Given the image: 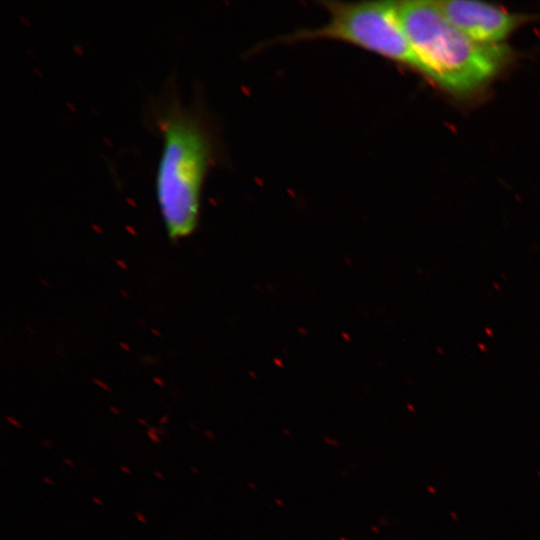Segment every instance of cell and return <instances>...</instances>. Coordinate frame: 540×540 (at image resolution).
Returning <instances> with one entry per match:
<instances>
[{"instance_id":"6da1fadb","label":"cell","mask_w":540,"mask_h":540,"mask_svg":"<svg viewBox=\"0 0 540 540\" xmlns=\"http://www.w3.org/2000/svg\"><path fill=\"white\" fill-rule=\"evenodd\" d=\"M398 13L422 74L451 93L480 88L507 59L506 47L472 40L446 19L436 1H401Z\"/></svg>"},{"instance_id":"7a4b0ae2","label":"cell","mask_w":540,"mask_h":540,"mask_svg":"<svg viewBox=\"0 0 540 540\" xmlns=\"http://www.w3.org/2000/svg\"><path fill=\"white\" fill-rule=\"evenodd\" d=\"M163 130L157 198L170 239L179 240L190 235L197 225L200 188L211 143L200 122L184 111H172Z\"/></svg>"},{"instance_id":"3957f363","label":"cell","mask_w":540,"mask_h":540,"mask_svg":"<svg viewBox=\"0 0 540 540\" xmlns=\"http://www.w3.org/2000/svg\"><path fill=\"white\" fill-rule=\"evenodd\" d=\"M329 13L320 28L297 31L286 42L329 39L343 41L422 73V68L402 27L398 2H321Z\"/></svg>"},{"instance_id":"277c9868","label":"cell","mask_w":540,"mask_h":540,"mask_svg":"<svg viewBox=\"0 0 540 540\" xmlns=\"http://www.w3.org/2000/svg\"><path fill=\"white\" fill-rule=\"evenodd\" d=\"M446 19L472 40L499 44L521 22L522 17L494 5L470 0L436 1Z\"/></svg>"},{"instance_id":"5b68a950","label":"cell","mask_w":540,"mask_h":540,"mask_svg":"<svg viewBox=\"0 0 540 540\" xmlns=\"http://www.w3.org/2000/svg\"><path fill=\"white\" fill-rule=\"evenodd\" d=\"M147 434H148L151 441H153L156 444H160L161 440H160L159 436L156 434V429L155 428H151L147 432Z\"/></svg>"},{"instance_id":"8992f818","label":"cell","mask_w":540,"mask_h":540,"mask_svg":"<svg viewBox=\"0 0 540 540\" xmlns=\"http://www.w3.org/2000/svg\"><path fill=\"white\" fill-rule=\"evenodd\" d=\"M135 517L139 522L144 523V524L147 523L146 517L141 512L136 511Z\"/></svg>"},{"instance_id":"52a82bcc","label":"cell","mask_w":540,"mask_h":540,"mask_svg":"<svg viewBox=\"0 0 540 540\" xmlns=\"http://www.w3.org/2000/svg\"><path fill=\"white\" fill-rule=\"evenodd\" d=\"M120 470L125 474H130L131 473L130 469L125 465L120 466Z\"/></svg>"},{"instance_id":"ba28073f","label":"cell","mask_w":540,"mask_h":540,"mask_svg":"<svg viewBox=\"0 0 540 540\" xmlns=\"http://www.w3.org/2000/svg\"><path fill=\"white\" fill-rule=\"evenodd\" d=\"M43 481H44L45 483L49 484V485H53V484H54V481H53L50 477H48V476H44V477H43Z\"/></svg>"},{"instance_id":"9c48e42d","label":"cell","mask_w":540,"mask_h":540,"mask_svg":"<svg viewBox=\"0 0 540 540\" xmlns=\"http://www.w3.org/2000/svg\"><path fill=\"white\" fill-rule=\"evenodd\" d=\"M92 501H93L94 503H96L97 505H100V506L103 505V502L101 501V499L98 498V497H96V496H93V497H92Z\"/></svg>"},{"instance_id":"30bf717a","label":"cell","mask_w":540,"mask_h":540,"mask_svg":"<svg viewBox=\"0 0 540 540\" xmlns=\"http://www.w3.org/2000/svg\"><path fill=\"white\" fill-rule=\"evenodd\" d=\"M154 476L157 477L158 479H161V480L164 479V475H163V473L160 472V471H155V472H154Z\"/></svg>"},{"instance_id":"8fae6325","label":"cell","mask_w":540,"mask_h":540,"mask_svg":"<svg viewBox=\"0 0 540 540\" xmlns=\"http://www.w3.org/2000/svg\"><path fill=\"white\" fill-rule=\"evenodd\" d=\"M63 461L68 466H72V467L74 466V462L72 460L68 459V458H64Z\"/></svg>"},{"instance_id":"7c38bea8","label":"cell","mask_w":540,"mask_h":540,"mask_svg":"<svg viewBox=\"0 0 540 540\" xmlns=\"http://www.w3.org/2000/svg\"><path fill=\"white\" fill-rule=\"evenodd\" d=\"M9 421H10L13 425H15L16 427H21V425H20L17 421L12 420V419H9Z\"/></svg>"},{"instance_id":"4fadbf2b","label":"cell","mask_w":540,"mask_h":540,"mask_svg":"<svg viewBox=\"0 0 540 540\" xmlns=\"http://www.w3.org/2000/svg\"><path fill=\"white\" fill-rule=\"evenodd\" d=\"M191 471H193L194 473H199V471L194 467H191Z\"/></svg>"},{"instance_id":"5bb4252c","label":"cell","mask_w":540,"mask_h":540,"mask_svg":"<svg viewBox=\"0 0 540 540\" xmlns=\"http://www.w3.org/2000/svg\"><path fill=\"white\" fill-rule=\"evenodd\" d=\"M140 423H142L143 425H146V422L145 421H142V420H139Z\"/></svg>"}]
</instances>
